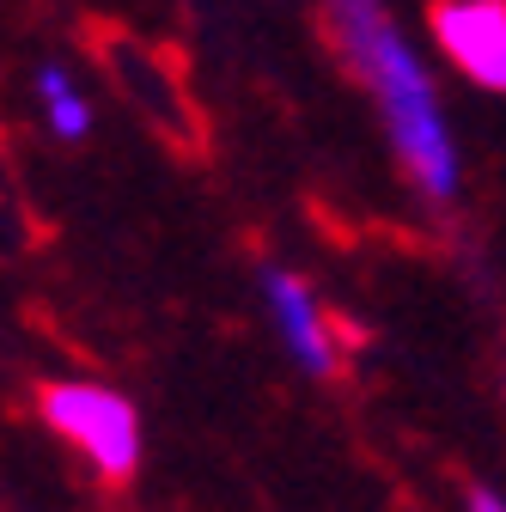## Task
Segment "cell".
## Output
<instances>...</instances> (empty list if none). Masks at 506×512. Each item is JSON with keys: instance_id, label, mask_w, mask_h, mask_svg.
<instances>
[{"instance_id": "6da1fadb", "label": "cell", "mask_w": 506, "mask_h": 512, "mask_svg": "<svg viewBox=\"0 0 506 512\" xmlns=\"http://www.w3.org/2000/svg\"><path fill=\"white\" fill-rule=\"evenodd\" d=\"M324 31L342 55V68L366 86L409 189L433 208L458 202L464 153H458L446 104H439V80L427 68L421 43L403 31V19L391 7H378V0H336V7H324Z\"/></svg>"}, {"instance_id": "7a4b0ae2", "label": "cell", "mask_w": 506, "mask_h": 512, "mask_svg": "<svg viewBox=\"0 0 506 512\" xmlns=\"http://www.w3.org/2000/svg\"><path fill=\"white\" fill-rule=\"evenodd\" d=\"M37 409H43V427L61 445H74L104 482H129L141 470L147 427H141V409L122 391H110L98 378H49Z\"/></svg>"}, {"instance_id": "3957f363", "label": "cell", "mask_w": 506, "mask_h": 512, "mask_svg": "<svg viewBox=\"0 0 506 512\" xmlns=\"http://www.w3.org/2000/svg\"><path fill=\"white\" fill-rule=\"evenodd\" d=\"M263 305H269V324L287 348V360L311 378H330L342 366V348L354 342V330L324 305V293L311 287L293 269H263Z\"/></svg>"}, {"instance_id": "277c9868", "label": "cell", "mask_w": 506, "mask_h": 512, "mask_svg": "<svg viewBox=\"0 0 506 512\" xmlns=\"http://www.w3.org/2000/svg\"><path fill=\"white\" fill-rule=\"evenodd\" d=\"M439 61L476 92H506V0H439L427 7Z\"/></svg>"}, {"instance_id": "5b68a950", "label": "cell", "mask_w": 506, "mask_h": 512, "mask_svg": "<svg viewBox=\"0 0 506 512\" xmlns=\"http://www.w3.org/2000/svg\"><path fill=\"white\" fill-rule=\"evenodd\" d=\"M31 98H37V116H43V128L55 141H86L92 135V98L61 61H43L31 74Z\"/></svg>"}, {"instance_id": "8992f818", "label": "cell", "mask_w": 506, "mask_h": 512, "mask_svg": "<svg viewBox=\"0 0 506 512\" xmlns=\"http://www.w3.org/2000/svg\"><path fill=\"white\" fill-rule=\"evenodd\" d=\"M464 512H506V494L500 488H470L464 494Z\"/></svg>"}]
</instances>
